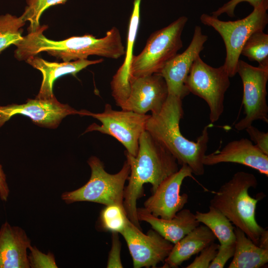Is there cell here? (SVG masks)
<instances>
[{"label":"cell","instance_id":"3957f363","mask_svg":"<svg viewBox=\"0 0 268 268\" xmlns=\"http://www.w3.org/2000/svg\"><path fill=\"white\" fill-rule=\"evenodd\" d=\"M182 100L176 96L168 94L161 110L150 115L145 130L171 153L178 164H186L193 174L201 176L204 173L203 159L209 140L208 129L211 125L204 127L196 141L184 137L179 127L184 114Z\"/></svg>","mask_w":268,"mask_h":268},{"label":"cell","instance_id":"4dcf8cb0","mask_svg":"<svg viewBox=\"0 0 268 268\" xmlns=\"http://www.w3.org/2000/svg\"><path fill=\"white\" fill-rule=\"evenodd\" d=\"M121 242L118 233L113 232L112 235V246L110 251L107 264L108 268H123L121 260Z\"/></svg>","mask_w":268,"mask_h":268},{"label":"cell","instance_id":"cb8c5ba5","mask_svg":"<svg viewBox=\"0 0 268 268\" xmlns=\"http://www.w3.org/2000/svg\"><path fill=\"white\" fill-rule=\"evenodd\" d=\"M241 55L259 66H268V35L259 30L254 32L244 44Z\"/></svg>","mask_w":268,"mask_h":268},{"label":"cell","instance_id":"5b68a950","mask_svg":"<svg viewBox=\"0 0 268 268\" xmlns=\"http://www.w3.org/2000/svg\"><path fill=\"white\" fill-rule=\"evenodd\" d=\"M268 0H263L247 17L235 21H224L218 17L203 13L201 22L214 28L221 36L226 48L223 66L230 77L237 73V66L242 48L254 32L264 30L268 23Z\"/></svg>","mask_w":268,"mask_h":268},{"label":"cell","instance_id":"7a4b0ae2","mask_svg":"<svg viewBox=\"0 0 268 268\" xmlns=\"http://www.w3.org/2000/svg\"><path fill=\"white\" fill-rule=\"evenodd\" d=\"M47 25H42L36 31L28 32L15 46L14 57L18 61H25L31 56L42 52L62 60L70 62L87 59L95 55L117 59L125 54L119 29L114 26L100 38L91 34L73 36L61 41L48 39L43 34Z\"/></svg>","mask_w":268,"mask_h":268},{"label":"cell","instance_id":"484cf974","mask_svg":"<svg viewBox=\"0 0 268 268\" xmlns=\"http://www.w3.org/2000/svg\"><path fill=\"white\" fill-rule=\"evenodd\" d=\"M128 220L124 206L116 204L106 205L100 215L102 228L112 233H120L125 227Z\"/></svg>","mask_w":268,"mask_h":268},{"label":"cell","instance_id":"8fae6325","mask_svg":"<svg viewBox=\"0 0 268 268\" xmlns=\"http://www.w3.org/2000/svg\"><path fill=\"white\" fill-rule=\"evenodd\" d=\"M120 233L127 243L134 268H156L164 263L174 245L153 229L143 233L129 219Z\"/></svg>","mask_w":268,"mask_h":268},{"label":"cell","instance_id":"30bf717a","mask_svg":"<svg viewBox=\"0 0 268 268\" xmlns=\"http://www.w3.org/2000/svg\"><path fill=\"white\" fill-rule=\"evenodd\" d=\"M237 73L239 74L243 86L242 102L245 116L235 125V128L238 131L244 130L256 120L268 123V66L254 67L239 60Z\"/></svg>","mask_w":268,"mask_h":268},{"label":"cell","instance_id":"277c9868","mask_svg":"<svg viewBox=\"0 0 268 268\" xmlns=\"http://www.w3.org/2000/svg\"><path fill=\"white\" fill-rule=\"evenodd\" d=\"M258 180L252 173L239 171L215 193L210 205L222 212L235 227L243 231L255 244L265 230L257 222L256 209L259 199L251 197L248 191L256 188Z\"/></svg>","mask_w":268,"mask_h":268},{"label":"cell","instance_id":"f1b7e54d","mask_svg":"<svg viewBox=\"0 0 268 268\" xmlns=\"http://www.w3.org/2000/svg\"><path fill=\"white\" fill-rule=\"evenodd\" d=\"M30 256L28 257L31 268H58L54 255L51 253L46 255L41 252L35 247L30 246Z\"/></svg>","mask_w":268,"mask_h":268},{"label":"cell","instance_id":"d6a6232c","mask_svg":"<svg viewBox=\"0 0 268 268\" xmlns=\"http://www.w3.org/2000/svg\"><path fill=\"white\" fill-rule=\"evenodd\" d=\"M251 139L265 154L268 155V133L260 131L252 125L246 128Z\"/></svg>","mask_w":268,"mask_h":268},{"label":"cell","instance_id":"6da1fadb","mask_svg":"<svg viewBox=\"0 0 268 268\" xmlns=\"http://www.w3.org/2000/svg\"><path fill=\"white\" fill-rule=\"evenodd\" d=\"M125 154L130 173L124 190L123 206L130 221L141 229L136 203L144 195V184H150L153 193L163 181L179 170L178 163L171 153L146 130L139 137L136 156L126 151Z\"/></svg>","mask_w":268,"mask_h":268},{"label":"cell","instance_id":"603a6c76","mask_svg":"<svg viewBox=\"0 0 268 268\" xmlns=\"http://www.w3.org/2000/svg\"><path fill=\"white\" fill-rule=\"evenodd\" d=\"M197 220L206 226L219 241L220 245H225L235 242L234 227L228 218L219 210L209 206L206 212L197 211Z\"/></svg>","mask_w":268,"mask_h":268},{"label":"cell","instance_id":"8992f818","mask_svg":"<svg viewBox=\"0 0 268 268\" xmlns=\"http://www.w3.org/2000/svg\"><path fill=\"white\" fill-rule=\"evenodd\" d=\"M87 162L91 171L89 181L77 190L64 193L62 199L67 203L90 201L123 206L125 184L130 173L127 160L120 171L113 174L105 171L103 162L96 156L90 157Z\"/></svg>","mask_w":268,"mask_h":268},{"label":"cell","instance_id":"ac0fdd59","mask_svg":"<svg viewBox=\"0 0 268 268\" xmlns=\"http://www.w3.org/2000/svg\"><path fill=\"white\" fill-rule=\"evenodd\" d=\"M31 246L21 228L5 222L0 229V268H30L27 250Z\"/></svg>","mask_w":268,"mask_h":268},{"label":"cell","instance_id":"52a82bcc","mask_svg":"<svg viewBox=\"0 0 268 268\" xmlns=\"http://www.w3.org/2000/svg\"><path fill=\"white\" fill-rule=\"evenodd\" d=\"M188 21L183 16L152 33L142 51L133 56L130 76L138 77L158 73L183 47L182 33Z\"/></svg>","mask_w":268,"mask_h":268},{"label":"cell","instance_id":"1f68e13d","mask_svg":"<svg viewBox=\"0 0 268 268\" xmlns=\"http://www.w3.org/2000/svg\"><path fill=\"white\" fill-rule=\"evenodd\" d=\"M263 0H230L226 2L222 6L218 8L217 10L212 12V15L214 17H218L223 13H226L230 17H234V10L236 6L242 2H247L253 8L259 6Z\"/></svg>","mask_w":268,"mask_h":268},{"label":"cell","instance_id":"e575fe53","mask_svg":"<svg viewBox=\"0 0 268 268\" xmlns=\"http://www.w3.org/2000/svg\"><path fill=\"white\" fill-rule=\"evenodd\" d=\"M261 248L268 250V231L265 229L262 233L258 245Z\"/></svg>","mask_w":268,"mask_h":268},{"label":"cell","instance_id":"5bb4252c","mask_svg":"<svg viewBox=\"0 0 268 268\" xmlns=\"http://www.w3.org/2000/svg\"><path fill=\"white\" fill-rule=\"evenodd\" d=\"M191 168L183 164L179 170L163 181L144 202V208L153 215L170 219L188 202V195L180 194L184 180L193 177Z\"/></svg>","mask_w":268,"mask_h":268},{"label":"cell","instance_id":"ba28073f","mask_svg":"<svg viewBox=\"0 0 268 268\" xmlns=\"http://www.w3.org/2000/svg\"><path fill=\"white\" fill-rule=\"evenodd\" d=\"M83 116H91L101 123V125L92 124L84 133L98 131L110 135L123 145L126 152L136 156L139 147V139L145 130L150 115L123 110H114L111 105L106 104L102 113H94L82 110Z\"/></svg>","mask_w":268,"mask_h":268},{"label":"cell","instance_id":"44dd1931","mask_svg":"<svg viewBox=\"0 0 268 268\" xmlns=\"http://www.w3.org/2000/svg\"><path fill=\"white\" fill-rule=\"evenodd\" d=\"M216 238L205 225H199L173 245L162 268H176L214 242Z\"/></svg>","mask_w":268,"mask_h":268},{"label":"cell","instance_id":"d4e9b609","mask_svg":"<svg viewBox=\"0 0 268 268\" xmlns=\"http://www.w3.org/2000/svg\"><path fill=\"white\" fill-rule=\"evenodd\" d=\"M25 22L21 16L10 14L0 15V53L10 45H16L22 39V27Z\"/></svg>","mask_w":268,"mask_h":268},{"label":"cell","instance_id":"9a60e30c","mask_svg":"<svg viewBox=\"0 0 268 268\" xmlns=\"http://www.w3.org/2000/svg\"><path fill=\"white\" fill-rule=\"evenodd\" d=\"M207 39V36L203 34L201 27L196 25L188 48L167 62L158 73L165 80L168 94L183 99L190 93L185 82L194 62L204 49V44Z\"/></svg>","mask_w":268,"mask_h":268},{"label":"cell","instance_id":"e0dca14e","mask_svg":"<svg viewBox=\"0 0 268 268\" xmlns=\"http://www.w3.org/2000/svg\"><path fill=\"white\" fill-rule=\"evenodd\" d=\"M103 59L88 60L80 59L62 63L51 62L36 56H31L25 62L34 68L41 71L43 79L41 86L36 96L40 99H51L55 96L53 85L56 79L67 74H75L90 65L102 63Z\"/></svg>","mask_w":268,"mask_h":268},{"label":"cell","instance_id":"836d02e7","mask_svg":"<svg viewBox=\"0 0 268 268\" xmlns=\"http://www.w3.org/2000/svg\"><path fill=\"white\" fill-rule=\"evenodd\" d=\"M9 190L6 182V176L0 164V198L1 200L6 201Z\"/></svg>","mask_w":268,"mask_h":268},{"label":"cell","instance_id":"2e32d148","mask_svg":"<svg viewBox=\"0 0 268 268\" xmlns=\"http://www.w3.org/2000/svg\"><path fill=\"white\" fill-rule=\"evenodd\" d=\"M225 162L241 164L268 176V155L246 138L231 141L220 151L205 154L203 159L206 166Z\"/></svg>","mask_w":268,"mask_h":268},{"label":"cell","instance_id":"4fadbf2b","mask_svg":"<svg viewBox=\"0 0 268 268\" xmlns=\"http://www.w3.org/2000/svg\"><path fill=\"white\" fill-rule=\"evenodd\" d=\"M130 92L122 110L146 114L158 113L168 96V88L164 78L158 73L134 77L129 80Z\"/></svg>","mask_w":268,"mask_h":268},{"label":"cell","instance_id":"83f0119b","mask_svg":"<svg viewBox=\"0 0 268 268\" xmlns=\"http://www.w3.org/2000/svg\"><path fill=\"white\" fill-rule=\"evenodd\" d=\"M219 244L212 242L204 248L200 253V254L196 257L193 262L186 267L187 268H208L215 258Z\"/></svg>","mask_w":268,"mask_h":268},{"label":"cell","instance_id":"4316f807","mask_svg":"<svg viewBox=\"0 0 268 268\" xmlns=\"http://www.w3.org/2000/svg\"><path fill=\"white\" fill-rule=\"evenodd\" d=\"M67 0H26V6L20 16L25 22L28 21V32H35L41 26L40 18L43 12L51 6L64 4Z\"/></svg>","mask_w":268,"mask_h":268},{"label":"cell","instance_id":"d6986e66","mask_svg":"<svg viewBox=\"0 0 268 268\" xmlns=\"http://www.w3.org/2000/svg\"><path fill=\"white\" fill-rule=\"evenodd\" d=\"M136 213L139 221L149 223L153 229L173 244L200 224L197 220L195 214L187 208H183L170 219H163L155 216L144 207H137Z\"/></svg>","mask_w":268,"mask_h":268},{"label":"cell","instance_id":"7402d4cb","mask_svg":"<svg viewBox=\"0 0 268 268\" xmlns=\"http://www.w3.org/2000/svg\"><path fill=\"white\" fill-rule=\"evenodd\" d=\"M235 249L229 268H260L268 262V250L255 244L245 233L234 227Z\"/></svg>","mask_w":268,"mask_h":268},{"label":"cell","instance_id":"9c48e42d","mask_svg":"<svg viewBox=\"0 0 268 268\" xmlns=\"http://www.w3.org/2000/svg\"><path fill=\"white\" fill-rule=\"evenodd\" d=\"M230 78L223 65L212 67L200 56L194 62L187 76L186 88L207 104L212 123L217 121L223 112L224 95L230 85Z\"/></svg>","mask_w":268,"mask_h":268},{"label":"cell","instance_id":"f546056e","mask_svg":"<svg viewBox=\"0 0 268 268\" xmlns=\"http://www.w3.org/2000/svg\"><path fill=\"white\" fill-rule=\"evenodd\" d=\"M235 249V242L225 245H219L217 253L208 268H223L228 261L233 257Z\"/></svg>","mask_w":268,"mask_h":268},{"label":"cell","instance_id":"7c38bea8","mask_svg":"<svg viewBox=\"0 0 268 268\" xmlns=\"http://www.w3.org/2000/svg\"><path fill=\"white\" fill-rule=\"evenodd\" d=\"M18 114L30 118L40 127L55 129L67 116H82V110L78 111L68 104L61 103L56 97L49 99H28L22 104L0 106V127L13 116Z\"/></svg>","mask_w":268,"mask_h":268},{"label":"cell","instance_id":"ffe728a7","mask_svg":"<svg viewBox=\"0 0 268 268\" xmlns=\"http://www.w3.org/2000/svg\"><path fill=\"white\" fill-rule=\"evenodd\" d=\"M141 0H134L132 13L130 20L126 57L122 66L113 76L111 82L112 95L117 106L121 107L128 97L130 92V67L133 49L138 28L140 19V5Z\"/></svg>","mask_w":268,"mask_h":268}]
</instances>
